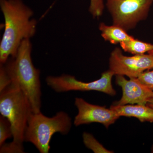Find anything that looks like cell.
<instances>
[{
  "label": "cell",
  "instance_id": "obj_1",
  "mask_svg": "<svg viewBox=\"0 0 153 153\" xmlns=\"http://www.w3.org/2000/svg\"><path fill=\"white\" fill-rule=\"evenodd\" d=\"M4 19V31L0 44V63L15 57L22 41L36 34L37 22L33 11L22 0H0Z\"/></svg>",
  "mask_w": 153,
  "mask_h": 153
},
{
  "label": "cell",
  "instance_id": "obj_2",
  "mask_svg": "<svg viewBox=\"0 0 153 153\" xmlns=\"http://www.w3.org/2000/svg\"><path fill=\"white\" fill-rule=\"evenodd\" d=\"M29 39L22 41L15 57H10L3 64L11 80L27 95L33 113L41 112V85L40 70L33 65Z\"/></svg>",
  "mask_w": 153,
  "mask_h": 153
},
{
  "label": "cell",
  "instance_id": "obj_3",
  "mask_svg": "<svg viewBox=\"0 0 153 153\" xmlns=\"http://www.w3.org/2000/svg\"><path fill=\"white\" fill-rule=\"evenodd\" d=\"M0 113L10 123L13 141L23 144L28 121L33 112L27 97L13 83L0 92Z\"/></svg>",
  "mask_w": 153,
  "mask_h": 153
},
{
  "label": "cell",
  "instance_id": "obj_4",
  "mask_svg": "<svg viewBox=\"0 0 153 153\" xmlns=\"http://www.w3.org/2000/svg\"><path fill=\"white\" fill-rule=\"evenodd\" d=\"M71 126V119L64 111L49 117L41 112L30 116L25 131V141L33 144L40 153H48L52 136L56 133L67 134Z\"/></svg>",
  "mask_w": 153,
  "mask_h": 153
},
{
  "label": "cell",
  "instance_id": "obj_5",
  "mask_svg": "<svg viewBox=\"0 0 153 153\" xmlns=\"http://www.w3.org/2000/svg\"><path fill=\"white\" fill-rule=\"evenodd\" d=\"M153 0H106L114 25L126 31L135 27L149 14Z\"/></svg>",
  "mask_w": 153,
  "mask_h": 153
},
{
  "label": "cell",
  "instance_id": "obj_6",
  "mask_svg": "<svg viewBox=\"0 0 153 153\" xmlns=\"http://www.w3.org/2000/svg\"><path fill=\"white\" fill-rule=\"evenodd\" d=\"M114 73L111 70L102 74L99 79L91 82H83L76 79L74 76L63 74L60 76H48L46 81L48 85L57 92L70 91H96L111 96L116 94L113 87L112 78Z\"/></svg>",
  "mask_w": 153,
  "mask_h": 153
},
{
  "label": "cell",
  "instance_id": "obj_7",
  "mask_svg": "<svg viewBox=\"0 0 153 153\" xmlns=\"http://www.w3.org/2000/svg\"><path fill=\"white\" fill-rule=\"evenodd\" d=\"M153 69V55L148 54L126 56L121 49L116 48L109 58V70L114 75L138 78L146 70Z\"/></svg>",
  "mask_w": 153,
  "mask_h": 153
},
{
  "label": "cell",
  "instance_id": "obj_8",
  "mask_svg": "<svg viewBox=\"0 0 153 153\" xmlns=\"http://www.w3.org/2000/svg\"><path fill=\"white\" fill-rule=\"evenodd\" d=\"M75 105L78 110L74 120L76 126L98 123L108 128L120 117L111 108L90 104L81 98H75Z\"/></svg>",
  "mask_w": 153,
  "mask_h": 153
},
{
  "label": "cell",
  "instance_id": "obj_9",
  "mask_svg": "<svg viewBox=\"0 0 153 153\" xmlns=\"http://www.w3.org/2000/svg\"><path fill=\"white\" fill-rule=\"evenodd\" d=\"M116 82L121 87L123 95L114 105L136 104L146 105L153 98V91L141 83L137 78L126 79L124 76L116 75Z\"/></svg>",
  "mask_w": 153,
  "mask_h": 153
},
{
  "label": "cell",
  "instance_id": "obj_10",
  "mask_svg": "<svg viewBox=\"0 0 153 153\" xmlns=\"http://www.w3.org/2000/svg\"><path fill=\"white\" fill-rule=\"evenodd\" d=\"M110 108L114 111L120 117H134L142 122L153 123V108L146 105H113Z\"/></svg>",
  "mask_w": 153,
  "mask_h": 153
},
{
  "label": "cell",
  "instance_id": "obj_11",
  "mask_svg": "<svg viewBox=\"0 0 153 153\" xmlns=\"http://www.w3.org/2000/svg\"><path fill=\"white\" fill-rule=\"evenodd\" d=\"M101 36L105 41L111 44H120L122 42L130 40L134 38L127 33V31L117 25L108 26L103 23L99 25Z\"/></svg>",
  "mask_w": 153,
  "mask_h": 153
},
{
  "label": "cell",
  "instance_id": "obj_12",
  "mask_svg": "<svg viewBox=\"0 0 153 153\" xmlns=\"http://www.w3.org/2000/svg\"><path fill=\"white\" fill-rule=\"evenodd\" d=\"M122 49L125 52L133 55H141L153 50V44L140 41L133 38L120 44Z\"/></svg>",
  "mask_w": 153,
  "mask_h": 153
},
{
  "label": "cell",
  "instance_id": "obj_13",
  "mask_svg": "<svg viewBox=\"0 0 153 153\" xmlns=\"http://www.w3.org/2000/svg\"><path fill=\"white\" fill-rule=\"evenodd\" d=\"M83 141L86 147L90 149L94 153H113L111 151L108 150L95 139L91 134L84 132L82 135Z\"/></svg>",
  "mask_w": 153,
  "mask_h": 153
},
{
  "label": "cell",
  "instance_id": "obj_14",
  "mask_svg": "<svg viewBox=\"0 0 153 153\" xmlns=\"http://www.w3.org/2000/svg\"><path fill=\"white\" fill-rule=\"evenodd\" d=\"M13 136L10 123L7 118L2 115L0 117V146L5 141Z\"/></svg>",
  "mask_w": 153,
  "mask_h": 153
},
{
  "label": "cell",
  "instance_id": "obj_15",
  "mask_svg": "<svg viewBox=\"0 0 153 153\" xmlns=\"http://www.w3.org/2000/svg\"><path fill=\"white\" fill-rule=\"evenodd\" d=\"M0 153H25L23 144L13 141L8 143H4L1 146Z\"/></svg>",
  "mask_w": 153,
  "mask_h": 153
},
{
  "label": "cell",
  "instance_id": "obj_16",
  "mask_svg": "<svg viewBox=\"0 0 153 153\" xmlns=\"http://www.w3.org/2000/svg\"><path fill=\"white\" fill-rule=\"evenodd\" d=\"M104 7L103 0H90L89 10L94 17L101 16Z\"/></svg>",
  "mask_w": 153,
  "mask_h": 153
},
{
  "label": "cell",
  "instance_id": "obj_17",
  "mask_svg": "<svg viewBox=\"0 0 153 153\" xmlns=\"http://www.w3.org/2000/svg\"><path fill=\"white\" fill-rule=\"evenodd\" d=\"M137 78L141 83L153 91V69L145 71Z\"/></svg>",
  "mask_w": 153,
  "mask_h": 153
},
{
  "label": "cell",
  "instance_id": "obj_18",
  "mask_svg": "<svg viewBox=\"0 0 153 153\" xmlns=\"http://www.w3.org/2000/svg\"><path fill=\"white\" fill-rule=\"evenodd\" d=\"M11 83V80L6 72L3 64L0 67V92L2 91Z\"/></svg>",
  "mask_w": 153,
  "mask_h": 153
},
{
  "label": "cell",
  "instance_id": "obj_19",
  "mask_svg": "<svg viewBox=\"0 0 153 153\" xmlns=\"http://www.w3.org/2000/svg\"><path fill=\"white\" fill-rule=\"evenodd\" d=\"M146 105H149V106L153 108V98Z\"/></svg>",
  "mask_w": 153,
  "mask_h": 153
},
{
  "label": "cell",
  "instance_id": "obj_20",
  "mask_svg": "<svg viewBox=\"0 0 153 153\" xmlns=\"http://www.w3.org/2000/svg\"><path fill=\"white\" fill-rule=\"evenodd\" d=\"M148 54H150V55H153V50H152L150 52H148Z\"/></svg>",
  "mask_w": 153,
  "mask_h": 153
}]
</instances>
